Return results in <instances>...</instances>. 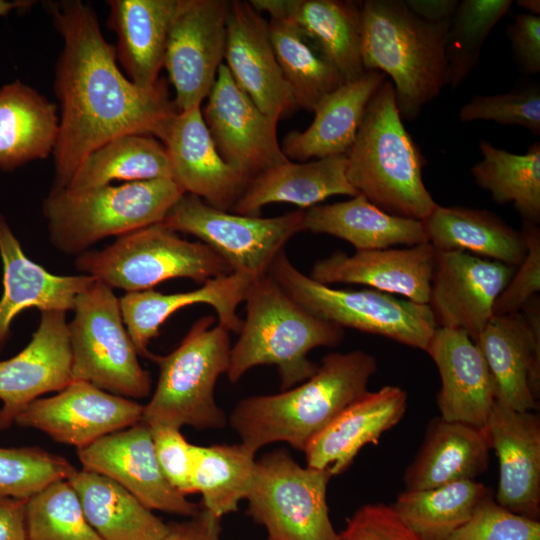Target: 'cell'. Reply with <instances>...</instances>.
Segmentation results:
<instances>
[{"instance_id": "cell-28", "label": "cell", "mask_w": 540, "mask_h": 540, "mask_svg": "<svg viewBox=\"0 0 540 540\" xmlns=\"http://www.w3.org/2000/svg\"><path fill=\"white\" fill-rule=\"evenodd\" d=\"M386 79L380 71H365L326 95L315 107L312 123L284 136L281 149L291 161L346 155L360 127L366 106Z\"/></svg>"}, {"instance_id": "cell-38", "label": "cell", "mask_w": 540, "mask_h": 540, "mask_svg": "<svg viewBox=\"0 0 540 540\" xmlns=\"http://www.w3.org/2000/svg\"><path fill=\"white\" fill-rule=\"evenodd\" d=\"M268 31L277 62L298 108L313 112L326 95L345 83L320 48L294 23L271 18Z\"/></svg>"}, {"instance_id": "cell-6", "label": "cell", "mask_w": 540, "mask_h": 540, "mask_svg": "<svg viewBox=\"0 0 540 540\" xmlns=\"http://www.w3.org/2000/svg\"><path fill=\"white\" fill-rule=\"evenodd\" d=\"M185 194L171 178L104 185L84 190L52 188L43 201L51 244L80 255L95 243L163 222Z\"/></svg>"}, {"instance_id": "cell-35", "label": "cell", "mask_w": 540, "mask_h": 540, "mask_svg": "<svg viewBox=\"0 0 540 540\" xmlns=\"http://www.w3.org/2000/svg\"><path fill=\"white\" fill-rule=\"evenodd\" d=\"M59 130L55 104L16 80L0 88V169L13 171L53 154Z\"/></svg>"}, {"instance_id": "cell-53", "label": "cell", "mask_w": 540, "mask_h": 540, "mask_svg": "<svg viewBox=\"0 0 540 540\" xmlns=\"http://www.w3.org/2000/svg\"><path fill=\"white\" fill-rule=\"evenodd\" d=\"M404 3L414 14L428 22L452 19L459 4L457 0H405Z\"/></svg>"}, {"instance_id": "cell-41", "label": "cell", "mask_w": 540, "mask_h": 540, "mask_svg": "<svg viewBox=\"0 0 540 540\" xmlns=\"http://www.w3.org/2000/svg\"><path fill=\"white\" fill-rule=\"evenodd\" d=\"M255 454L242 443L192 446V482L204 509L218 518L238 511L251 486Z\"/></svg>"}, {"instance_id": "cell-51", "label": "cell", "mask_w": 540, "mask_h": 540, "mask_svg": "<svg viewBox=\"0 0 540 540\" xmlns=\"http://www.w3.org/2000/svg\"><path fill=\"white\" fill-rule=\"evenodd\" d=\"M221 518L202 508L183 522L168 524L161 540H220Z\"/></svg>"}, {"instance_id": "cell-32", "label": "cell", "mask_w": 540, "mask_h": 540, "mask_svg": "<svg viewBox=\"0 0 540 540\" xmlns=\"http://www.w3.org/2000/svg\"><path fill=\"white\" fill-rule=\"evenodd\" d=\"M490 444L483 429L435 418L404 474L405 490H425L475 479L489 465Z\"/></svg>"}, {"instance_id": "cell-50", "label": "cell", "mask_w": 540, "mask_h": 540, "mask_svg": "<svg viewBox=\"0 0 540 540\" xmlns=\"http://www.w3.org/2000/svg\"><path fill=\"white\" fill-rule=\"evenodd\" d=\"M513 56L527 75L540 72V16L518 14L507 29Z\"/></svg>"}, {"instance_id": "cell-54", "label": "cell", "mask_w": 540, "mask_h": 540, "mask_svg": "<svg viewBox=\"0 0 540 540\" xmlns=\"http://www.w3.org/2000/svg\"><path fill=\"white\" fill-rule=\"evenodd\" d=\"M32 1H6L0 0V16L8 15L12 10L27 9L32 5Z\"/></svg>"}, {"instance_id": "cell-1", "label": "cell", "mask_w": 540, "mask_h": 540, "mask_svg": "<svg viewBox=\"0 0 540 540\" xmlns=\"http://www.w3.org/2000/svg\"><path fill=\"white\" fill-rule=\"evenodd\" d=\"M46 7L63 39L54 77L60 116L52 188H65L91 152L125 135L159 139L178 111L163 79L143 88L121 73L91 6L63 0Z\"/></svg>"}, {"instance_id": "cell-27", "label": "cell", "mask_w": 540, "mask_h": 540, "mask_svg": "<svg viewBox=\"0 0 540 540\" xmlns=\"http://www.w3.org/2000/svg\"><path fill=\"white\" fill-rule=\"evenodd\" d=\"M0 256L3 264V294L0 299V347L14 318L35 307L43 311H72L77 296L96 279L88 275L61 276L48 272L29 259L0 214Z\"/></svg>"}, {"instance_id": "cell-42", "label": "cell", "mask_w": 540, "mask_h": 540, "mask_svg": "<svg viewBox=\"0 0 540 540\" xmlns=\"http://www.w3.org/2000/svg\"><path fill=\"white\" fill-rule=\"evenodd\" d=\"M511 0H463L451 19L446 41L448 85L459 87L479 61L494 26L512 6Z\"/></svg>"}, {"instance_id": "cell-5", "label": "cell", "mask_w": 540, "mask_h": 540, "mask_svg": "<svg viewBox=\"0 0 540 540\" xmlns=\"http://www.w3.org/2000/svg\"><path fill=\"white\" fill-rule=\"evenodd\" d=\"M246 302V318L239 338L231 346L226 373L231 383L260 365L276 366L281 390L308 378L318 365L308 358L317 347H335L344 339V329L313 315L267 274L254 280Z\"/></svg>"}, {"instance_id": "cell-45", "label": "cell", "mask_w": 540, "mask_h": 540, "mask_svg": "<svg viewBox=\"0 0 540 540\" xmlns=\"http://www.w3.org/2000/svg\"><path fill=\"white\" fill-rule=\"evenodd\" d=\"M461 122L494 121L517 125L540 135V85L525 83L496 95H473L459 111Z\"/></svg>"}, {"instance_id": "cell-7", "label": "cell", "mask_w": 540, "mask_h": 540, "mask_svg": "<svg viewBox=\"0 0 540 540\" xmlns=\"http://www.w3.org/2000/svg\"><path fill=\"white\" fill-rule=\"evenodd\" d=\"M214 322L213 316H203L172 352L152 353L149 359L159 366V378L142 417L150 428L221 429L228 423L216 403L215 386L228 371L231 344L229 331Z\"/></svg>"}, {"instance_id": "cell-44", "label": "cell", "mask_w": 540, "mask_h": 540, "mask_svg": "<svg viewBox=\"0 0 540 540\" xmlns=\"http://www.w3.org/2000/svg\"><path fill=\"white\" fill-rule=\"evenodd\" d=\"M75 470L65 458L39 447H0V495L27 500Z\"/></svg>"}, {"instance_id": "cell-8", "label": "cell", "mask_w": 540, "mask_h": 540, "mask_svg": "<svg viewBox=\"0 0 540 540\" xmlns=\"http://www.w3.org/2000/svg\"><path fill=\"white\" fill-rule=\"evenodd\" d=\"M75 266L110 288L126 292L152 289L176 278L203 284L233 273L212 248L181 238L163 222L119 236L101 250L84 252L76 257Z\"/></svg>"}, {"instance_id": "cell-31", "label": "cell", "mask_w": 540, "mask_h": 540, "mask_svg": "<svg viewBox=\"0 0 540 540\" xmlns=\"http://www.w3.org/2000/svg\"><path fill=\"white\" fill-rule=\"evenodd\" d=\"M358 194L347 178L346 155L308 162L288 161L250 179L231 211L259 216L261 209L272 203L308 209L334 195Z\"/></svg>"}, {"instance_id": "cell-4", "label": "cell", "mask_w": 540, "mask_h": 540, "mask_svg": "<svg viewBox=\"0 0 540 540\" xmlns=\"http://www.w3.org/2000/svg\"><path fill=\"white\" fill-rule=\"evenodd\" d=\"M346 156L349 183L383 211L422 221L437 206L423 181L425 157L402 123L390 81L368 102Z\"/></svg>"}, {"instance_id": "cell-16", "label": "cell", "mask_w": 540, "mask_h": 540, "mask_svg": "<svg viewBox=\"0 0 540 540\" xmlns=\"http://www.w3.org/2000/svg\"><path fill=\"white\" fill-rule=\"evenodd\" d=\"M144 406L90 383L73 381L48 398L30 403L15 419L53 440L82 449L100 438L142 421Z\"/></svg>"}, {"instance_id": "cell-3", "label": "cell", "mask_w": 540, "mask_h": 540, "mask_svg": "<svg viewBox=\"0 0 540 540\" xmlns=\"http://www.w3.org/2000/svg\"><path fill=\"white\" fill-rule=\"evenodd\" d=\"M451 19L428 22L399 0L360 4V50L365 71L392 79L402 119H416L448 85L446 41Z\"/></svg>"}, {"instance_id": "cell-26", "label": "cell", "mask_w": 540, "mask_h": 540, "mask_svg": "<svg viewBox=\"0 0 540 540\" xmlns=\"http://www.w3.org/2000/svg\"><path fill=\"white\" fill-rule=\"evenodd\" d=\"M408 395L398 386L367 391L316 435L305 450L306 466L327 470L332 476L345 472L367 444L403 418Z\"/></svg>"}, {"instance_id": "cell-29", "label": "cell", "mask_w": 540, "mask_h": 540, "mask_svg": "<svg viewBox=\"0 0 540 540\" xmlns=\"http://www.w3.org/2000/svg\"><path fill=\"white\" fill-rule=\"evenodd\" d=\"M271 18H283L299 27L320 48L345 83L365 70L360 50V4L340 0H251Z\"/></svg>"}, {"instance_id": "cell-34", "label": "cell", "mask_w": 540, "mask_h": 540, "mask_svg": "<svg viewBox=\"0 0 540 540\" xmlns=\"http://www.w3.org/2000/svg\"><path fill=\"white\" fill-rule=\"evenodd\" d=\"M422 224L428 242L439 252L462 251L515 267L527 254L521 230L488 210L437 204Z\"/></svg>"}, {"instance_id": "cell-9", "label": "cell", "mask_w": 540, "mask_h": 540, "mask_svg": "<svg viewBox=\"0 0 540 540\" xmlns=\"http://www.w3.org/2000/svg\"><path fill=\"white\" fill-rule=\"evenodd\" d=\"M268 275L307 311L343 329L379 335L423 351L437 329L428 304L375 289L346 290L319 283L298 270L285 249L274 259Z\"/></svg>"}, {"instance_id": "cell-25", "label": "cell", "mask_w": 540, "mask_h": 540, "mask_svg": "<svg viewBox=\"0 0 540 540\" xmlns=\"http://www.w3.org/2000/svg\"><path fill=\"white\" fill-rule=\"evenodd\" d=\"M253 280L241 273L212 278L199 288L172 294L153 289L126 292L119 298L122 319L138 353L150 358V341L159 334L161 325L176 311L193 304H209L218 316L219 325L239 334L243 320L237 309L245 301Z\"/></svg>"}, {"instance_id": "cell-30", "label": "cell", "mask_w": 540, "mask_h": 540, "mask_svg": "<svg viewBox=\"0 0 540 540\" xmlns=\"http://www.w3.org/2000/svg\"><path fill=\"white\" fill-rule=\"evenodd\" d=\"M107 25L118 37L116 56L128 79L143 88L159 82L172 24L182 0H109Z\"/></svg>"}, {"instance_id": "cell-48", "label": "cell", "mask_w": 540, "mask_h": 540, "mask_svg": "<svg viewBox=\"0 0 540 540\" xmlns=\"http://www.w3.org/2000/svg\"><path fill=\"white\" fill-rule=\"evenodd\" d=\"M339 540H422L391 505L366 504L347 519Z\"/></svg>"}, {"instance_id": "cell-10", "label": "cell", "mask_w": 540, "mask_h": 540, "mask_svg": "<svg viewBox=\"0 0 540 540\" xmlns=\"http://www.w3.org/2000/svg\"><path fill=\"white\" fill-rule=\"evenodd\" d=\"M72 311V380L125 398L148 396L151 376L139 363L113 289L95 280L77 296Z\"/></svg>"}, {"instance_id": "cell-11", "label": "cell", "mask_w": 540, "mask_h": 540, "mask_svg": "<svg viewBox=\"0 0 540 540\" xmlns=\"http://www.w3.org/2000/svg\"><path fill=\"white\" fill-rule=\"evenodd\" d=\"M327 470L302 467L276 449L256 460L246 499L248 514L266 540H339L329 517Z\"/></svg>"}, {"instance_id": "cell-47", "label": "cell", "mask_w": 540, "mask_h": 540, "mask_svg": "<svg viewBox=\"0 0 540 540\" xmlns=\"http://www.w3.org/2000/svg\"><path fill=\"white\" fill-rule=\"evenodd\" d=\"M521 232L527 254L496 299L493 316L519 313L540 291V229L538 224L523 220Z\"/></svg>"}, {"instance_id": "cell-49", "label": "cell", "mask_w": 540, "mask_h": 540, "mask_svg": "<svg viewBox=\"0 0 540 540\" xmlns=\"http://www.w3.org/2000/svg\"><path fill=\"white\" fill-rule=\"evenodd\" d=\"M154 449L160 469L170 485L187 496L195 492L192 482V446L172 427L151 428Z\"/></svg>"}, {"instance_id": "cell-36", "label": "cell", "mask_w": 540, "mask_h": 540, "mask_svg": "<svg viewBox=\"0 0 540 540\" xmlns=\"http://www.w3.org/2000/svg\"><path fill=\"white\" fill-rule=\"evenodd\" d=\"M68 481L87 521L103 540H161L168 532V524L112 479L82 469Z\"/></svg>"}, {"instance_id": "cell-15", "label": "cell", "mask_w": 540, "mask_h": 540, "mask_svg": "<svg viewBox=\"0 0 540 540\" xmlns=\"http://www.w3.org/2000/svg\"><path fill=\"white\" fill-rule=\"evenodd\" d=\"M491 374L495 399L519 412L536 411L540 398V299L519 313L493 316L474 340Z\"/></svg>"}, {"instance_id": "cell-43", "label": "cell", "mask_w": 540, "mask_h": 540, "mask_svg": "<svg viewBox=\"0 0 540 540\" xmlns=\"http://www.w3.org/2000/svg\"><path fill=\"white\" fill-rule=\"evenodd\" d=\"M26 540H103L91 527L68 481H55L25 503Z\"/></svg>"}, {"instance_id": "cell-18", "label": "cell", "mask_w": 540, "mask_h": 540, "mask_svg": "<svg viewBox=\"0 0 540 540\" xmlns=\"http://www.w3.org/2000/svg\"><path fill=\"white\" fill-rule=\"evenodd\" d=\"M77 455L83 469L112 479L150 510L186 517L200 510L163 475L151 428L142 421L78 449Z\"/></svg>"}, {"instance_id": "cell-21", "label": "cell", "mask_w": 540, "mask_h": 540, "mask_svg": "<svg viewBox=\"0 0 540 540\" xmlns=\"http://www.w3.org/2000/svg\"><path fill=\"white\" fill-rule=\"evenodd\" d=\"M159 140L167 151L173 179L185 193L219 210H232L249 180L218 153L200 106L173 115Z\"/></svg>"}, {"instance_id": "cell-12", "label": "cell", "mask_w": 540, "mask_h": 540, "mask_svg": "<svg viewBox=\"0 0 540 540\" xmlns=\"http://www.w3.org/2000/svg\"><path fill=\"white\" fill-rule=\"evenodd\" d=\"M304 210L263 218L219 210L200 197L185 193L163 223L175 232L197 237L231 267L253 281L268 274L277 255L304 231Z\"/></svg>"}, {"instance_id": "cell-37", "label": "cell", "mask_w": 540, "mask_h": 540, "mask_svg": "<svg viewBox=\"0 0 540 540\" xmlns=\"http://www.w3.org/2000/svg\"><path fill=\"white\" fill-rule=\"evenodd\" d=\"M173 179L164 145L150 135H125L91 152L78 166L65 188L84 190L112 181Z\"/></svg>"}, {"instance_id": "cell-2", "label": "cell", "mask_w": 540, "mask_h": 540, "mask_svg": "<svg viewBox=\"0 0 540 540\" xmlns=\"http://www.w3.org/2000/svg\"><path fill=\"white\" fill-rule=\"evenodd\" d=\"M376 358L363 351L330 353L304 382L277 394L238 402L228 423L244 446L257 452L275 442L304 451L311 440L368 391Z\"/></svg>"}, {"instance_id": "cell-33", "label": "cell", "mask_w": 540, "mask_h": 540, "mask_svg": "<svg viewBox=\"0 0 540 540\" xmlns=\"http://www.w3.org/2000/svg\"><path fill=\"white\" fill-rule=\"evenodd\" d=\"M303 228L345 240L356 251L428 242L422 221L391 215L362 194L347 201L305 209Z\"/></svg>"}, {"instance_id": "cell-55", "label": "cell", "mask_w": 540, "mask_h": 540, "mask_svg": "<svg viewBox=\"0 0 540 540\" xmlns=\"http://www.w3.org/2000/svg\"><path fill=\"white\" fill-rule=\"evenodd\" d=\"M517 4L521 6L528 14L540 15V1L539 0H518Z\"/></svg>"}, {"instance_id": "cell-19", "label": "cell", "mask_w": 540, "mask_h": 540, "mask_svg": "<svg viewBox=\"0 0 540 540\" xmlns=\"http://www.w3.org/2000/svg\"><path fill=\"white\" fill-rule=\"evenodd\" d=\"M72 380V352L64 311H43L29 344L0 361V431L15 423L30 403L60 392Z\"/></svg>"}, {"instance_id": "cell-39", "label": "cell", "mask_w": 540, "mask_h": 540, "mask_svg": "<svg viewBox=\"0 0 540 540\" xmlns=\"http://www.w3.org/2000/svg\"><path fill=\"white\" fill-rule=\"evenodd\" d=\"M483 159L471 168L476 184L491 193L494 202L512 203L522 219L540 221V143L533 142L526 153L516 154L479 143Z\"/></svg>"}, {"instance_id": "cell-14", "label": "cell", "mask_w": 540, "mask_h": 540, "mask_svg": "<svg viewBox=\"0 0 540 540\" xmlns=\"http://www.w3.org/2000/svg\"><path fill=\"white\" fill-rule=\"evenodd\" d=\"M202 116L222 159L248 180L290 161L277 138L278 122L240 89L225 64L219 67Z\"/></svg>"}, {"instance_id": "cell-40", "label": "cell", "mask_w": 540, "mask_h": 540, "mask_svg": "<svg viewBox=\"0 0 540 540\" xmlns=\"http://www.w3.org/2000/svg\"><path fill=\"white\" fill-rule=\"evenodd\" d=\"M491 490L471 480L425 490H405L393 509L422 540H447L466 523Z\"/></svg>"}, {"instance_id": "cell-46", "label": "cell", "mask_w": 540, "mask_h": 540, "mask_svg": "<svg viewBox=\"0 0 540 540\" xmlns=\"http://www.w3.org/2000/svg\"><path fill=\"white\" fill-rule=\"evenodd\" d=\"M447 540H540V522L507 510L489 494Z\"/></svg>"}, {"instance_id": "cell-20", "label": "cell", "mask_w": 540, "mask_h": 540, "mask_svg": "<svg viewBox=\"0 0 540 540\" xmlns=\"http://www.w3.org/2000/svg\"><path fill=\"white\" fill-rule=\"evenodd\" d=\"M224 59L235 83L272 120L298 108L274 54L268 22L249 1L229 3Z\"/></svg>"}, {"instance_id": "cell-17", "label": "cell", "mask_w": 540, "mask_h": 540, "mask_svg": "<svg viewBox=\"0 0 540 540\" xmlns=\"http://www.w3.org/2000/svg\"><path fill=\"white\" fill-rule=\"evenodd\" d=\"M515 270L462 251H436L428 305L437 328L464 331L474 341L493 317L495 301Z\"/></svg>"}, {"instance_id": "cell-24", "label": "cell", "mask_w": 540, "mask_h": 540, "mask_svg": "<svg viewBox=\"0 0 540 540\" xmlns=\"http://www.w3.org/2000/svg\"><path fill=\"white\" fill-rule=\"evenodd\" d=\"M426 352L441 378L437 396L440 417L484 429L496 400L495 389L472 338L458 329L438 327Z\"/></svg>"}, {"instance_id": "cell-52", "label": "cell", "mask_w": 540, "mask_h": 540, "mask_svg": "<svg viewBox=\"0 0 540 540\" xmlns=\"http://www.w3.org/2000/svg\"><path fill=\"white\" fill-rule=\"evenodd\" d=\"M25 503L0 495V540H26Z\"/></svg>"}, {"instance_id": "cell-13", "label": "cell", "mask_w": 540, "mask_h": 540, "mask_svg": "<svg viewBox=\"0 0 540 540\" xmlns=\"http://www.w3.org/2000/svg\"><path fill=\"white\" fill-rule=\"evenodd\" d=\"M229 3L182 0L163 61L178 112L199 107L214 86L224 59Z\"/></svg>"}, {"instance_id": "cell-23", "label": "cell", "mask_w": 540, "mask_h": 540, "mask_svg": "<svg viewBox=\"0 0 540 540\" xmlns=\"http://www.w3.org/2000/svg\"><path fill=\"white\" fill-rule=\"evenodd\" d=\"M484 432L499 460L494 500L507 510L538 520L540 514V418L495 400Z\"/></svg>"}, {"instance_id": "cell-22", "label": "cell", "mask_w": 540, "mask_h": 540, "mask_svg": "<svg viewBox=\"0 0 540 540\" xmlns=\"http://www.w3.org/2000/svg\"><path fill=\"white\" fill-rule=\"evenodd\" d=\"M435 262L436 250L429 242L401 249L356 251L352 255L338 250L317 260L309 276L329 286L366 285L428 304Z\"/></svg>"}]
</instances>
